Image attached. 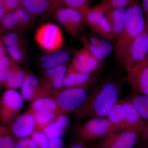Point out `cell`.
Masks as SVG:
<instances>
[{
    "mask_svg": "<svg viewBox=\"0 0 148 148\" xmlns=\"http://www.w3.org/2000/svg\"><path fill=\"white\" fill-rule=\"evenodd\" d=\"M125 77L103 81L88 94L82 107L73 114L78 120L93 117L106 118L119 100Z\"/></svg>",
    "mask_w": 148,
    "mask_h": 148,
    "instance_id": "6da1fadb",
    "label": "cell"
},
{
    "mask_svg": "<svg viewBox=\"0 0 148 148\" xmlns=\"http://www.w3.org/2000/svg\"><path fill=\"white\" fill-rule=\"evenodd\" d=\"M123 30L116 42V57L119 60L144 31L146 21L139 0H130Z\"/></svg>",
    "mask_w": 148,
    "mask_h": 148,
    "instance_id": "7a4b0ae2",
    "label": "cell"
},
{
    "mask_svg": "<svg viewBox=\"0 0 148 148\" xmlns=\"http://www.w3.org/2000/svg\"><path fill=\"white\" fill-rule=\"evenodd\" d=\"M92 84L64 88L53 95L58 104L60 114H73L77 111L86 100L88 89Z\"/></svg>",
    "mask_w": 148,
    "mask_h": 148,
    "instance_id": "3957f363",
    "label": "cell"
},
{
    "mask_svg": "<svg viewBox=\"0 0 148 148\" xmlns=\"http://www.w3.org/2000/svg\"><path fill=\"white\" fill-rule=\"evenodd\" d=\"M148 51V21L143 33L133 42L119 60L127 73L132 68L145 60Z\"/></svg>",
    "mask_w": 148,
    "mask_h": 148,
    "instance_id": "277c9868",
    "label": "cell"
},
{
    "mask_svg": "<svg viewBox=\"0 0 148 148\" xmlns=\"http://www.w3.org/2000/svg\"><path fill=\"white\" fill-rule=\"evenodd\" d=\"M36 19L24 7L7 12L0 21V34L29 29L34 24Z\"/></svg>",
    "mask_w": 148,
    "mask_h": 148,
    "instance_id": "5b68a950",
    "label": "cell"
},
{
    "mask_svg": "<svg viewBox=\"0 0 148 148\" xmlns=\"http://www.w3.org/2000/svg\"><path fill=\"white\" fill-rule=\"evenodd\" d=\"M35 39L40 47L49 53L59 50L64 42L61 28L52 23H45L39 27L35 34Z\"/></svg>",
    "mask_w": 148,
    "mask_h": 148,
    "instance_id": "8992f818",
    "label": "cell"
},
{
    "mask_svg": "<svg viewBox=\"0 0 148 148\" xmlns=\"http://www.w3.org/2000/svg\"><path fill=\"white\" fill-rule=\"evenodd\" d=\"M21 93L7 88L0 97V121L7 125L19 115L24 104Z\"/></svg>",
    "mask_w": 148,
    "mask_h": 148,
    "instance_id": "52a82bcc",
    "label": "cell"
},
{
    "mask_svg": "<svg viewBox=\"0 0 148 148\" xmlns=\"http://www.w3.org/2000/svg\"><path fill=\"white\" fill-rule=\"evenodd\" d=\"M53 16L58 24L72 36L76 37L82 34L86 23L83 13L81 12L62 6L57 10Z\"/></svg>",
    "mask_w": 148,
    "mask_h": 148,
    "instance_id": "ba28073f",
    "label": "cell"
},
{
    "mask_svg": "<svg viewBox=\"0 0 148 148\" xmlns=\"http://www.w3.org/2000/svg\"><path fill=\"white\" fill-rule=\"evenodd\" d=\"M111 130L110 124L106 118H91L77 127L76 135L79 140L89 142L105 137Z\"/></svg>",
    "mask_w": 148,
    "mask_h": 148,
    "instance_id": "9c48e42d",
    "label": "cell"
},
{
    "mask_svg": "<svg viewBox=\"0 0 148 148\" xmlns=\"http://www.w3.org/2000/svg\"><path fill=\"white\" fill-rule=\"evenodd\" d=\"M140 138V134L137 132L118 130L109 132L99 146L102 148H135Z\"/></svg>",
    "mask_w": 148,
    "mask_h": 148,
    "instance_id": "30bf717a",
    "label": "cell"
},
{
    "mask_svg": "<svg viewBox=\"0 0 148 148\" xmlns=\"http://www.w3.org/2000/svg\"><path fill=\"white\" fill-rule=\"evenodd\" d=\"M83 14L86 24L95 34L116 43L105 13L93 8H90Z\"/></svg>",
    "mask_w": 148,
    "mask_h": 148,
    "instance_id": "8fae6325",
    "label": "cell"
},
{
    "mask_svg": "<svg viewBox=\"0 0 148 148\" xmlns=\"http://www.w3.org/2000/svg\"><path fill=\"white\" fill-rule=\"evenodd\" d=\"M80 36L84 47L101 63L110 55L113 50L112 42L96 34H85Z\"/></svg>",
    "mask_w": 148,
    "mask_h": 148,
    "instance_id": "7c38bea8",
    "label": "cell"
},
{
    "mask_svg": "<svg viewBox=\"0 0 148 148\" xmlns=\"http://www.w3.org/2000/svg\"><path fill=\"white\" fill-rule=\"evenodd\" d=\"M7 126L15 140L30 138L36 130L34 116L28 110L18 116Z\"/></svg>",
    "mask_w": 148,
    "mask_h": 148,
    "instance_id": "4fadbf2b",
    "label": "cell"
},
{
    "mask_svg": "<svg viewBox=\"0 0 148 148\" xmlns=\"http://www.w3.org/2000/svg\"><path fill=\"white\" fill-rule=\"evenodd\" d=\"M7 53L16 63H22L26 58V41L18 32H12L2 35Z\"/></svg>",
    "mask_w": 148,
    "mask_h": 148,
    "instance_id": "5bb4252c",
    "label": "cell"
},
{
    "mask_svg": "<svg viewBox=\"0 0 148 148\" xmlns=\"http://www.w3.org/2000/svg\"><path fill=\"white\" fill-rule=\"evenodd\" d=\"M102 63L84 47L75 52L70 65L78 71L87 74L99 72Z\"/></svg>",
    "mask_w": 148,
    "mask_h": 148,
    "instance_id": "9a60e30c",
    "label": "cell"
},
{
    "mask_svg": "<svg viewBox=\"0 0 148 148\" xmlns=\"http://www.w3.org/2000/svg\"><path fill=\"white\" fill-rule=\"evenodd\" d=\"M125 77V80L132 91L148 96V63L143 61L132 68Z\"/></svg>",
    "mask_w": 148,
    "mask_h": 148,
    "instance_id": "2e32d148",
    "label": "cell"
},
{
    "mask_svg": "<svg viewBox=\"0 0 148 148\" xmlns=\"http://www.w3.org/2000/svg\"><path fill=\"white\" fill-rule=\"evenodd\" d=\"M68 63L54 69L46 70L39 80L40 84L52 95L63 88L64 79L68 70Z\"/></svg>",
    "mask_w": 148,
    "mask_h": 148,
    "instance_id": "e0dca14e",
    "label": "cell"
},
{
    "mask_svg": "<svg viewBox=\"0 0 148 148\" xmlns=\"http://www.w3.org/2000/svg\"><path fill=\"white\" fill-rule=\"evenodd\" d=\"M123 129L141 134L146 123L139 112L127 99H123Z\"/></svg>",
    "mask_w": 148,
    "mask_h": 148,
    "instance_id": "ac0fdd59",
    "label": "cell"
},
{
    "mask_svg": "<svg viewBox=\"0 0 148 148\" xmlns=\"http://www.w3.org/2000/svg\"><path fill=\"white\" fill-rule=\"evenodd\" d=\"M63 5L61 0H23V7L36 18L53 16Z\"/></svg>",
    "mask_w": 148,
    "mask_h": 148,
    "instance_id": "d6986e66",
    "label": "cell"
},
{
    "mask_svg": "<svg viewBox=\"0 0 148 148\" xmlns=\"http://www.w3.org/2000/svg\"><path fill=\"white\" fill-rule=\"evenodd\" d=\"M20 88L24 101L32 102L39 98L52 95L41 86L39 80L34 75L30 74H27Z\"/></svg>",
    "mask_w": 148,
    "mask_h": 148,
    "instance_id": "ffe728a7",
    "label": "cell"
},
{
    "mask_svg": "<svg viewBox=\"0 0 148 148\" xmlns=\"http://www.w3.org/2000/svg\"><path fill=\"white\" fill-rule=\"evenodd\" d=\"M99 72L93 74H87L78 71L69 66L65 79L63 88L82 86L88 84L93 83ZM61 89V90H62Z\"/></svg>",
    "mask_w": 148,
    "mask_h": 148,
    "instance_id": "44dd1931",
    "label": "cell"
},
{
    "mask_svg": "<svg viewBox=\"0 0 148 148\" xmlns=\"http://www.w3.org/2000/svg\"><path fill=\"white\" fill-rule=\"evenodd\" d=\"M127 10V8H123L110 11L105 13L116 42L123 30Z\"/></svg>",
    "mask_w": 148,
    "mask_h": 148,
    "instance_id": "7402d4cb",
    "label": "cell"
},
{
    "mask_svg": "<svg viewBox=\"0 0 148 148\" xmlns=\"http://www.w3.org/2000/svg\"><path fill=\"white\" fill-rule=\"evenodd\" d=\"M70 57L71 54L66 51H56L43 55L41 58V65L46 70L54 69L67 64Z\"/></svg>",
    "mask_w": 148,
    "mask_h": 148,
    "instance_id": "603a6c76",
    "label": "cell"
},
{
    "mask_svg": "<svg viewBox=\"0 0 148 148\" xmlns=\"http://www.w3.org/2000/svg\"><path fill=\"white\" fill-rule=\"evenodd\" d=\"M27 75L26 72L18 66L17 63L14 62L11 68L4 85L7 89L16 90L21 88Z\"/></svg>",
    "mask_w": 148,
    "mask_h": 148,
    "instance_id": "cb8c5ba5",
    "label": "cell"
},
{
    "mask_svg": "<svg viewBox=\"0 0 148 148\" xmlns=\"http://www.w3.org/2000/svg\"><path fill=\"white\" fill-rule=\"evenodd\" d=\"M29 110L32 112H52L60 114L58 104L53 96L42 97L32 101Z\"/></svg>",
    "mask_w": 148,
    "mask_h": 148,
    "instance_id": "d4e9b609",
    "label": "cell"
},
{
    "mask_svg": "<svg viewBox=\"0 0 148 148\" xmlns=\"http://www.w3.org/2000/svg\"><path fill=\"white\" fill-rule=\"evenodd\" d=\"M111 126V132L123 129V99H119L113 106L107 116Z\"/></svg>",
    "mask_w": 148,
    "mask_h": 148,
    "instance_id": "484cf974",
    "label": "cell"
},
{
    "mask_svg": "<svg viewBox=\"0 0 148 148\" xmlns=\"http://www.w3.org/2000/svg\"><path fill=\"white\" fill-rule=\"evenodd\" d=\"M126 99L129 100L138 110L143 119L148 121V96L133 91Z\"/></svg>",
    "mask_w": 148,
    "mask_h": 148,
    "instance_id": "4316f807",
    "label": "cell"
},
{
    "mask_svg": "<svg viewBox=\"0 0 148 148\" xmlns=\"http://www.w3.org/2000/svg\"><path fill=\"white\" fill-rule=\"evenodd\" d=\"M32 112L34 116L36 130L41 131H42L47 126L53 123L58 115L52 112Z\"/></svg>",
    "mask_w": 148,
    "mask_h": 148,
    "instance_id": "83f0119b",
    "label": "cell"
},
{
    "mask_svg": "<svg viewBox=\"0 0 148 148\" xmlns=\"http://www.w3.org/2000/svg\"><path fill=\"white\" fill-rule=\"evenodd\" d=\"M130 0H102L93 8L106 13L110 11L125 8L129 5Z\"/></svg>",
    "mask_w": 148,
    "mask_h": 148,
    "instance_id": "f1b7e54d",
    "label": "cell"
},
{
    "mask_svg": "<svg viewBox=\"0 0 148 148\" xmlns=\"http://www.w3.org/2000/svg\"><path fill=\"white\" fill-rule=\"evenodd\" d=\"M0 148H16L15 140L7 125H0Z\"/></svg>",
    "mask_w": 148,
    "mask_h": 148,
    "instance_id": "f546056e",
    "label": "cell"
},
{
    "mask_svg": "<svg viewBox=\"0 0 148 148\" xmlns=\"http://www.w3.org/2000/svg\"><path fill=\"white\" fill-rule=\"evenodd\" d=\"M15 62L8 55L0 58V81L4 84L12 66Z\"/></svg>",
    "mask_w": 148,
    "mask_h": 148,
    "instance_id": "4dcf8cb0",
    "label": "cell"
},
{
    "mask_svg": "<svg viewBox=\"0 0 148 148\" xmlns=\"http://www.w3.org/2000/svg\"><path fill=\"white\" fill-rule=\"evenodd\" d=\"M66 7L77 10L83 13L90 8V0H61Z\"/></svg>",
    "mask_w": 148,
    "mask_h": 148,
    "instance_id": "1f68e13d",
    "label": "cell"
},
{
    "mask_svg": "<svg viewBox=\"0 0 148 148\" xmlns=\"http://www.w3.org/2000/svg\"><path fill=\"white\" fill-rule=\"evenodd\" d=\"M65 131L59 125L53 121L47 126L42 132L48 139L50 140L53 138H62Z\"/></svg>",
    "mask_w": 148,
    "mask_h": 148,
    "instance_id": "d6a6232c",
    "label": "cell"
},
{
    "mask_svg": "<svg viewBox=\"0 0 148 148\" xmlns=\"http://www.w3.org/2000/svg\"><path fill=\"white\" fill-rule=\"evenodd\" d=\"M31 138L34 140L39 148H49V140L42 131L35 130Z\"/></svg>",
    "mask_w": 148,
    "mask_h": 148,
    "instance_id": "836d02e7",
    "label": "cell"
},
{
    "mask_svg": "<svg viewBox=\"0 0 148 148\" xmlns=\"http://www.w3.org/2000/svg\"><path fill=\"white\" fill-rule=\"evenodd\" d=\"M15 141L16 148H39L34 140L31 137Z\"/></svg>",
    "mask_w": 148,
    "mask_h": 148,
    "instance_id": "e575fe53",
    "label": "cell"
},
{
    "mask_svg": "<svg viewBox=\"0 0 148 148\" xmlns=\"http://www.w3.org/2000/svg\"><path fill=\"white\" fill-rule=\"evenodd\" d=\"M7 12L23 7V0H2Z\"/></svg>",
    "mask_w": 148,
    "mask_h": 148,
    "instance_id": "d590c367",
    "label": "cell"
},
{
    "mask_svg": "<svg viewBox=\"0 0 148 148\" xmlns=\"http://www.w3.org/2000/svg\"><path fill=\"white\" fill-rule=\"evenodd\" d=\"M49 140V148H63L64 142L62 138H55Z\"/></svg>",
    "mask_w": 148,
    "mask_h": 148,
    "instance_id": "8d00e7d4",
    "label": "cell"
},
{
    "mask_svg": "<svg viewBox=\"0 0 148 148\" xmlns=\"http://www.w3.org/2000/svg\"><path fill=\"white\" fill-rule=\"evenodd\" d=\"M68 148H89L86 144L85 142L82 140L78 139L73 141Z\"/></svg>",
    "mask_w": 148,
    "mask_h": 148,
    "instance_id": "74e56055",
    "label": "cell"
},
{
    "mask_svg": "<svg viewBox=\"0 0 148 148\" xmlns=\"http://www.w3.org/2000/svg\"><path fill=\"white\" fill-rule=\"evenodd\" d=\"M7 51L4 43L3 41L1 35L0 34V58L7 55Z\"/></svg>",
    "mask_w": 148,
    "mask_h": 148,
    "instance_id": "f35d334b",
    "label": "cell"
},
{
    "mask_svg": "<svg viewBox=\"0 0 148 148\" xmlns=\"http://www.w3.org/2000/svg\"><path fill=\"white\" fill-rule=\"evenodd\" d=\"M140 135L144 142L148 147V123H146L145 127Z\"/></svg>",
    "mask_w": 148,
    "mask_h": 148,
    "instance_id": "ab89813d",
    "label": "cell"
},
{
    "mask_svg": "<svg viewBox=\"0 0 148 148\" xmlns=\"http://www.w3.org/2000/svg\"><path fill=\"white\" fill-rule=\"evenodd\" d=\"M142 8L146 15V21H148V0H143Z\"/></svg>",
    "mask_w": 148,
    "mask_h": 148,
    "instance_id": "60d3db41",
    "label": "cell"
},
{
    "mask_svg": "<svg viewBox=\"0 0 148 148\" xmlns=\"http://www.w3.org/2000/svg\"><path fill=\"white\" fill-rule=\"evenodd\" d=\"M7 12L2 1L0 0V21Z\"/></svg>",
    "mask_w": 148,
    "mask_h": 148,
    "instance_id": "b9f144b4",
    "label": "cell"
},
{
    "mask_svg": "<svg viewBox=\"0 0 148 148\" xmlns=\"http://www.w3.org/2000/svg\"><path fill=\"white\" fill-rule=\"evenodd\" d=\"M89 148H102L100 147V146L95 145H90V147Z\"/></svg>",
    "mask_w": 148,
    "mask_h": 148,
    "instance_id": "7bdbcfd3",
    "label": "cell"
},
{
    "mask_svg": "<svg viewBox=\"0 0 148 148\" xmlns=\"http://www.w3.org/2000/svg\"><path fill=\"white\" fill-rule=\"evenodd\" d=\"M148 51L147 54V56H146V58L145 60H146V59H148Z\"/></svg>",
    "mask_w": 148,
    "mask_h": 148,
    "instance_id": "ee69618b",
    "label": "cell"
},
{
    "mask_svg": "<svg viewBox=\"0 0 148 148\" xmlns=\"http://www.w3.org/2000/svg\"><path fill=\"white\" fill-rule=\"evenodd\" d=\"M2 84V83L0 81V88H1V86Z\"/></svg>",
    "mask_w": 148,
    "mask_h": 148,
    "instance_id": "f6af8a7d",
    "label": "cell"
},
{
    "mask_svg": "<svg viewBox=\"0 0 148 148\" xmlns=\"http://www.w3.org/2000/svg\"><path fill=\"white\" fill-rule=\"evenodd\" d=\"M146 61V62H148V59H146V60H145V61Z\"/></svg>",
    "mask_w": 148,
    "mask_h": 148,
    "instance_id": "bcb514c9",
    "label": "cell"
},
{
    "mask_svg": "<svg viewBox=\"0 0 148 148\" xmlns=\"http://www.w3.org/2000/svg\"><path fill=\"white\" fill-rule=\"evenodd\" d=\"M135 148H136V147H135Z\"/></svg>",
    "mask_w": 148,
    "mask_h": 148,
    "instance_id": "7dc6e473",
    "label": "cell"
}]
</instances>
